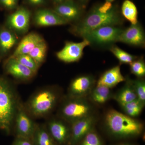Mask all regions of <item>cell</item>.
<instances>
[{
  "label": "cell",
  "instance_id": "1",
  "mask_svg": "<svg viewBox=\"0 0 145 145\" xmlns=\"http://www.w3.org/2000/svg\"><path fill=\"white\" fill-rule=\"evenodd\" d=\"M22 102L14 84L0 76V131L12 134L15 116Z\"/></svg>",
  "mask_w": 145,
  "mask_h": 145
},
{
  "label": "cell",
  "instance_id": "2",
  "mask_svg": "<svg viewBox=\"0 0 145 145\" xmlns=\"http://www.w3.org/2000/svg\"><path fill=\"white\" fill-rule=\"evenodd\" d=\"M124 20L117 6L114 5L106 13L99 11L96 6L84 15L78 22L72 24L69 28L70 33L78 37L93 29L107 25L121 26Z\"/></svg>",
  "mask_w": 145,
  "mask_h": 145
},
{
  "label": "cell",
  "instance_id": "3",
  "mask_svg": "<svg viewBox=\"0 0 145 145\" xmlns=\"http://www.w3.org/2000/svg\"><path fill=\"white\" fill-rule=\"evenodd\" d=\"M59 99V93L56 87H44L36 91L24 103V107L34 120L46 119L56 108Z\"/></svg>",
  "mask_w": 145,
  "mask_h": 145
},
{
  "label": "cell",
  "instance_id": "4",
  "mask_svg": "<svg viewBox=\"0 0 145 145\" xmlns=\"http://www.w3.org/2000/svg\"><path fill=\"white\" fill-rule=\"evenodd\" d=\"M106 123L109 134L118 139L137 137L144 129L142 124L139 121L113 110L107 113Z\"/></svg>",
  "mask_w": 145,
  "mask_h": 145
},
{
  "label": "cell",
  "instance_id": "5",
  "mask_svg": "<svg viewBox=\"0 0 145 145\" xmlns=\"http://www.w3.org/2000/svg\"><path fill=\"white\" fill-rule=\"evenodd\" d=\"M123 29L121 26L107 25L93 29L84 34L81 38L87 40L90 45L109 48L118 42Z\"/></svg>",
  "mask_w": 145,
  "mask_h": 145
},
{
  "label": "cell",
  "instance_id": "6",
  "mask_svg": "<svg viewBox=\"0 0 145 145\" xmlns=\"http://www.w3.org/2000/svg\"><path fill=\"white\" fill-rule=\"evenodd\" d=\"M59 110V117L71 124L76 120L90 115L91 107L82 98L69 97Z\"/></svg>",
  "mask_w": 145,
  "mask_h": 145
},
{
  "label": "cell",
  "instance_id": "7",
  "mask_svg": "<svg viewBox=\"0 0 145 145\" xmlns=\"http://www.w3.org/2000/svg\"><path fill=\"white\" fill-rule=\"evenodd\" d=\"M37 123L27 113L22 102L17 110L14 123L12 134L15 137L25 138L31 140Z\"/></svg>",
  "mask_w": 145,
  "mask_h": 145
},
{
  "label": "cell",
  "instance_id": "8",
  "mask_svg": "<svg viewBox=\"0 0 145 145\" xmlns=\"http://www.w3.org/2000/svg\"><path fill=\"white\" fill-rule=\"evenodd\" d=\"M44 123L50 134L57 145H69L71 135V125L60 117H49Z\"/></svg>",
  "mask_w": 145,
  "mask_h": 145
},
{
  "label": "cell",
  "instance_id": "9",
  "mask_svg": "<svg viewBox=\"0 0 145 145\" xmlns=\"http://www.w3.org/2000/svg\"><path fill=\"white\" fill-rule=\"evenodd\" d=\"M31 17L28 9L20 7L7 17L6 27L16 34H26L29 29Z\"/></svg>",
  "mask_w": 145,
  "mask_h": 145
},
{
  "label": "cell",
  "instance_id": "10",
  "mask_svg": "<svg viewBox=\"0 0 145 145\" xmlns=\"http://www.w3.org/2000/svg\"><path fill=\"white\" fill-rule=\"evenodd\" d=\"M89 45V42L85 39H83L80 42L66 41L63 49L56 53V56L59 60L65 63L78 61L82 57L85 48Z\"/></svg>",
  "mask_w": 145,
  "mask_h": 145
},
{
  "label": "cell",
  "instance_id": "11",
  "mask_svg": "<svg viewBox=\"0 0 145 145\" xmlns=\"http://www.w3.org/2000/svg\"><path fill=\"white\" fill-rule=\"evenodd\" d=\"M53 10L69 23L78 22L84 16L82 7L73 0H65L57 4Z\"/></svg>",
  "mask_w": 145,
  "mask_h": 145
},
{
  "label": "cell",
  "instance_id": "12",
  "mask_svg": "<svg viewBox=\"0 0 145 145\" xmlns=\"http://www.w3.org/2000/svg\"><path fill=\"white\" fill-rule=\"evenodd\" d=\"M94 119L90 115L70 124L71 135L69 145H78L89 132L93 129Z\"/></svg>",
  "mask_w": 145,
  "mask_h": 145
},
{
  "label": "cell",
  "instance_id": "13",
  "mask_svg": "<svg viewBox=\"0 0 145 145\" xmlns=\"http://www.w3.org/2000/svg\"><path fill=\"white\" fill-rule=\"evenodd\" d=\"M119 42L132 46L144 48L145 33L140 23L131 24L127 28L123 29L119 36Z\"/></svg>",
  "mask_w": 145,
  "mask_h": 145
},
{
  "label": "cell",
  "instance_id": "14",
  "mask_svg": "<svg viewBox=\"0 0 145 145\" xmlns=\"http://www.w3.org/2000/svg\"><path fill=\"white\" fill-rule=\"evenodd\" d=\"M95 82V79L91 75H82L76 77L71 83L68 97L82 98L92 89Z\"/></svg>",
  "mask_w": 145,
  "mask_h": 145
},
{
  "label": "cell",
  "instance_id": "15",
  "mask_svg": "<svg viewBox=\"0 0 145 145\" xmlns=\"http://www.w3.org/2000/svg\"><path fill=\"white\" fill-rule=\"evenodd\" d=\"M4 69L7 74L20 82H29L32 80L36 75L14 58L7 59L5 63Z\"/></svg>",
  "mask_w": 145,
  "mask_h": 145
},
{
  "label": "cell",
  "instance_id": "16",
  "mask_svg": "<svg viewBox=\"0 0 145 145\" xmlns=\"http://www.w3.org/2000/svg\"><path fill=\"white\" fill-rule=\"evenodd\" d=\"M34 22L35 25L40 27L58 26L69 24L54 10L48 9L37 10L34 15Z\"/></svg>",
  "mask_w": 145,
  "mask_h": 145
},
{
  "label": "cell",
  "instance_id": "17",
  "mask_svg": "<svg viewBox=\"0 0 145 145\" xmlns=\"http://www.w3.org/2000/svg\"><path fill=\"white\" fill-rule=\"evenodd\" d=\"M44 40L38 33H29L22 39L13 54L9 58H14L19 55L28 54L37 44Z\"/></svg>",
  "mask_w": 145,
  "mask_h": 145
},
{
  "label": "cell",
  "instance_id": "18",
  "mask_svg": "<svg viewBox=\"0 0 145 145\" xmlns=\"http://www.w3.org/2000/svg\"><path fill=\"white\" fill-rule=\"evenodd\" d=\"M125 80L122 75L119 65L116 66L106 71L99 78L97 86H103L111 88L119 83Z\"/></svg>",
  "mask_w": 145,
  "mask_h": 145
},
{
  "label": "cell",
  "instance_id": "19",
  "mask_svg": "<svg viewBox=\"0 0 145 145\" xmlns=\"http://www.w3.org/2000/svg\"><path fill=\"white\" fill-rule=\"evenodd\" d=\"M16 34L8 27L0 28V54L5 56L18 42Z\"/></svg>",
  "mask_w": 145,
  "mask_h": 145
},
{
  "label": "cell",
  "instance_id": "20",
  "mask_svg": "<svg viewBox=\"0 0 145 145\" xmlns=\"http://www.w3.org/2000/svg\"><path fill=\"white\" fill-rule=\"evenodd\" d=\"M34 145H57L45 123H37L31 139Z\"/></svg>",
  "mask_w": 145,
  "mask_h": 145
},
{
  "label": "cell",
  "instance_id": "21",
  "mask_svg": "<svg viewBox=\"0 0 145 145\" xmlns=\"http://www.w3.org/2000/svg\"><path fill=\"white\" fill-rule=\"evenodd\" d=\"M114 99L121 105L137 99V94L133 85L132 81L127 80L125 85L115 95Z\"/></svg>",
  "mask_w": 145,
  "mask_h": 145
},
{
  "label": "cell",
  "instance_id": "22",
  "mask_svg": "<svg viewBox=\"0 0 145 145\" xmlns=\"http://www.w3.org/2000/svg\"><path fill=\"white\" fill-rule=\"evenodd\" d=\"M122 16L132 24L138 22V11L135 4L130 0H125L121 7Z\"/></svg>",
  "mask_w": 145,
  "mask_h": 145
},
{
  "label": "cell",
  "instance_id": "23",
  "mask_svg": "<svg viewBox=\"0 0 145 145\" xmlns=\"http://www.w3.org/2000/svg\"><path fill=\"white\" fill-rule=\"evenodd\" d=\"M48 46L44 40L39 43L28 54L40 67L45 60Z\"/></svg>",
  "mask_w": 145,
  "mask_h": 145
},
{
  "label": "cell",
  "instance_id": "24",
  "mask_svg": "<svg viewBox=\"0 0 145 145\" xmlns=\"http://www.w3.org/2000/svg\"><path fill=\"white\" fill-rule=\"evenodd\" d=\"M109 49L121 64H130L138 58L137 56L128 53L114 44L110 47Z\"/></svg>",
  "mask_w": 145,
  "mask_h": 145
},
{
  "label": "cell",
  "instance_id": "25",
  "mask_svg": "<svg viewBox=\"0 0 145 145\" xmlns=\"http://www.w3.org/2000/svg\"><path fill=\"white\" fill-rule=\"evenodd\" d=\"M110 97L111 92L110 88L105 86L97 85L91 92V99L98 103H106Z\"/></svg>",
  "mask_w": 145,
  "mask_h": 145
},
{
  "label": "cell",
  "instance_id": "26",
  "mask_svg": "<svg viewBox=\"0 0 145 145\" xmlns=\"http://www.w3.org/2000/svg\"><path fill=\"white\" fill-rule=\"evenodd\" d=\"M121 106L127 116L135 117L140 114L144 105L137 99Z\"/></svg>",
  "mask_w": 145,
  "mask_h": 145
},
{
  "label": "cell",
  "instance_id": "27",
  "mask_svg": "<svg viewBox=\"0 0 145 145\" xmlns=\"http://www.w3.org/2000/svg\"><path fill=\"white\" fill-rule=\"evenodd\" d=\"M130 70L133 74L139 78L145 75V64L143 57L137 58L130 64Z\"/></svg>",
  "mask_w": 145,
  "mask_h": 145
},
{
  "label": "cell",
  "instance_id": "28",
  "mask_svg": "<svg viewBox=\"0 0 145 145\" xmlns=\"http://www.w3.org/2000/svg\"><path fill=\"white\" fill-rule=\"evenodd\" d=\"M22 65L28 68L34 73H37L39 67L35 61L28 54H22L14 58Z\"/></svg>",
  "mask_w": 145,
  "mask_h": 145
},
{
  "label": "cell",
  "instance_id": "29",
  "mask_svg": "<svg viewBox=\"0 0 145 145\" xmlns=\"http://www.w3.org/2000/svg\"><path fill=\"white\" fill-rule=\"evenodd\" d=\"M78 145H103L102 140L93 129L88 133Z\"/></svg>",
  "mask_w": 145,
  "mask_h": 145
},
{
  "label": "cell",
  "instance_id": "30",
  "mask_svg": "<svg viewBox=\"0 0 145 145\" xmlns=\"http://www.w3.org/2000/svg\"><path fill=\"white\" fill-rule=\"evenodd\" d=\"M133 85L137 94V99L145 105V82L143 79H139L132 81Z\"/></svg>",
  "mask_w": 145,
  "mask_h": 145
},
{
  "label": "cell",
  "instance_id": "31",
  "mask_svg": "<svg viewBox=\"0 0 145 145\" xmlns=\"http://www.w3.org/2000/svg\"><path fill=\"white\" fill-rule=\"evenodd\" d=\"M19 0H0V5L7 10H13L18 6Z\"/></svg>",
  "mask_w": 145,
  "mask_h": 145
},
{
  "label": "cell",
  "instance_id": "32",
  "mask_svg": "<svg viewBox=\"0 0 145 145\" xmlns=\"http://www.w3.org/2000/svg\"><path fill=\"white\" fill-rule=\"evenodd\" d=\"M12 145H34L31 140L25 138L15 137Z\"/></svg>",
  "mask_w": 145,
  "mask_h": 145
},
{
  "label": "cell",
  "instance_id": "33",
  "mask_svg": "<svg viewBox=\"0 0 145 145\" xmlns=\"http://www.w3.org/2000/svg\"><path fill=\"white\" fill-rule=\"evenodd\" d=\"M113 145H135L133 144H131V143H129L127 142H123L119 143V144H116Z\"/></svg>",
  "mask_w": 145,
  "mask_h": 145
},
{
  "label": "cell",
  "instance_id": "34",
  "mask_svg": "<svg viewBox=\"0 0 145 145\" xmlns=\"http://www.w3.org/2000/svg\"><path fill=\"white\" fill-rule=\"evenodd\" d=\"M82 4H86L89 0H78Z\"/></svg>",
  "mask_w": 145,
  "mask_h": 145
},
{
  "label": "cell",
  "instance_id": "35",
  "mask_svg": "<svg viewBox=\"0 0 145 145\" xmlns=\"http://www.w3.org/2000/svg\"><path fill=\"white\" fill-rule=\"evenodd\" d=\"M53 1H54L55 3H57V4L60 3L64 1L65 0H53Z\"/></svg>",
  "mask_w": 145,
  "mask_h": 145
},
{
  "label": "cell",
  "instance_id": "36",
  "mask_svg": "<svg viewBox=\"0 0 145 145\" xmlns=\"http://www.w3.org/2000/svg\"><path fill=\"white\" fill-rule=\"evenodd\" d=\"M114 1V0H106V1L112 3V2Z\"/></svg>",
  "mask_w": 145,
  "mask_h": 145
}]
</instances>
